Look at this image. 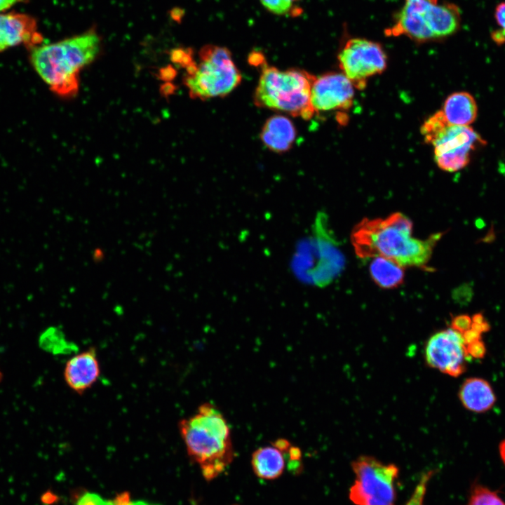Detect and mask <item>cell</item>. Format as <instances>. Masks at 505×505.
<instances>
[{"label":"cell","instance_id":"6da1fadb","mask_svg":"<svg viewBox=\"0 0 505 505\" xmlns=\"http://www.w3.org/2000/svg\"><path fill=\"white\" fill-rule=\"evenodd\" d=\"M412 224L400 213L385 218L363 219L354 228L351 242L361 258L382 257L403 267H424L441 237L437 233L424 240L412 236Z\"/></svg>","mask_w":505,"mask_h":505},{"label":"cell","instance_id":"7a4b0ae2","mask_svg":"<svg viewBox=\"0 0 505 505\" xmlns=\"http://www.w3.org/2000/svg\"><path fill=\"white\" fill-rule=\"evenodd\" d=\"M179 429L188 455L199 466L206 480L218 477L232 462L230 426L213 404L200 405L194 415L180 422Z\"/></svg>","mask_w":505,"mask_h":505},{"label":"cell","instance_id":"3957f363","mask_svg":"<svg viewBox=\"0 0 505 505\" xmlns=\"http://www.w3.org/2000/svg\"><path fill=\"white\" fill-rule=\"evenodd\" d=\"M100 49V39L90 30L53 43L32 48L30 59L34 69L50 90L62 96L74 95L78 75Z\"/></svg>","mask_w":505,"mask_h":505},{"label":"cell","instance_id":"277c9868","mask_svg":"<svg viewBox=\"0 0 505 505\" xmlns=\"http://www.w3.org/2000/svg\"><path fill=\"white\" fill-rule=\"evenodd\" d=\"M315 79L303 69L292 68L283 71L262 63L253 96L255 105L309 119L316 113L311 103V90Z\"/></svg>","mask_w":505,"mask_h":505},{"label":"cell","instance_id":"5b68a950","mask_svg":"<svg viewBox=\"0 0 505 505\" xmlns=\"http://www.w3.org/2000/svg\"><path fill=\"white\" fill-rule=\"evenodd\" d=\"M421 133L434 150V160L439 168L456 172L470 162L471 154L487 144L469 126L449 123L441 110L429 117L421 126Z\"/></svg>","mask_w":505,"mask_h":505},{"label":"cell","instance_id":"8992f818","mask_svg":"<svg viewBox=\"0 0 505 505\" xmlns=\"http://www.w3.org/2000/svg\"><path fill=\"white\" fill-rule=\"evenodd\" d=\"M200 62H191L187 68L184 84L193 98L207 100L224 97L241 81V75L231 53L225 47L206 45L199 52Z\"/></svg>","mask_w":505,"mask_h":505},{"label":"cell","instance_id":"52a82bcc","mask_svg":"<svg viewBox=\"0 0 505 505\" xmlns=\"http://www.w3.org/2000/svg\"><path fill=\"white\" fill-rule=\"evenodd\" d=\"M351 468L355 479L349 497L354 505H396L397 466L363 455L352 462Z\"/></svg>","mask_w":505,"mask_h":505},{"label":"cell","instance_id":"ba28073f","mask_svg":"<svg viewBox=\"0 0 505 505\" xmlns=\"http://www.w3.org/2000/svg\"><path fill=\"white\" fill-rule=\"evenodd\" d=\"M342 73L362 89L366 80L386 68L387 56L380 43L363 38L349 39L338 54Z\"/></svg>","mask_w":505,"mask_h":505},{"label":"cell","instance_id":"9c48e42d","mask_svg":"<svg viewBox=\"0 0 505 505\" xmlns=\"http://www.w3.org/2000/svg\"><path fill=\"white\" fill-rule=\"evenodd\" d=\"M470 358L463 334L452 327L433 334L426 342L427 364L450 376L462 375Z\"/></svg>","mask_w":505,"mask_h":505},{"label":"cell","instance_id":"30bf717a","mask_svg":"<svg viewBox=\"0 0 505 505\" xmlns=\"http://www.w3.org/2000/svg\"><path fill=\"white\" fill-rule=\"evenodd\" d=\"M354 87L342 72H330L316 77L311 90V103L314 111L348 108L353 101Z\"/></svg>","mask_w":505,"mask_h":505},{"label":"cell","instance_id":"8fae6325","mask_svg":"<svg viewBox=\"0 0 505 505\" xmlns=\"http://www.w3.org/2000/svg\"><path fill=\"white\" fill-rule=\"evenodd\" d=\"M438 0H405L402 8L396 13L394 22L386 29L387 36H406L416 42L432 41L420 13Z\"/></svg>","mask_w":505,"mask_h":505},{"label":"cell","instance_id":"7c38bea8","mask_svg":"<svg viewBox=\"0 0 505 505\" xmlns=\"http://www.w3.org/2000/svg\"><path fill=\"white\" fill-rule=\"evenodd\" d=\"M41 41L34 18L24 13H0V52L20 44L34 48Z\"/></svg>","mask_w":505,"mask_h":505},{"label":"cell","instance_id":"4fadbf2b","mask_svg":"<svg viewBox=\"0 0 505 505\" xmlns=\"http://www.w3.org/2000/svg\"><path fill=\"white\" fill-rule=\"evenodd\" d=\"M100 375V363L95 348H89L72 356L64 369L65 382L79 394L89 389L97 382Z\"/></svg>","mask_w":505,"mask_h":505},{"label":"cell","instance_id":"5bb4252c","mask_svg":"<svg viewBox=\"0 0 505 505\" xmlns=\"http://www.w3.org/2000/svg\"><path fill=\"white\" fill-rule=\"evenodd\" d=\"M424 22L432 41L446 39L460 27V9L452 3L433 4L424 15Z\"/></svg>","mask_w":505,"mask_h":505},{"label":"cell","instance_id":"9a60e30c","mask_svg":"<svg viewBox=\"0 0 505 505\" xmlns=\"http://www.w3.org/2000/svg\"><path fill=\"white\" fill-rule=\"evenodd\" d=\"M296 135V128L292 121L285 116L276 114L265 121L260 140L269 150L281 154L291 149Z\"/></svg>","mask_w":505,"mask_h":505},{"label":"cell","instance_id":"2e32d148","mask_svg":"<svg viewBox=\"0 0 505 505\" xmlns=\"http://www.w3.org/2000/svg\"><path fill=\"white\" fill-rule=\"evenodd\" d=\"M288 448L281 450L272 443L270 446L255 450L251 458L255 474L264 480H274L280 477L285 469Z\"/></svg>","mask_w":505,"mask_h":505},{"label":"cell","instance_id":"e0dca14e","mask_svg":"<svg viewBox=\"0 0 505 505\" xmlns=\"http://www.w3.org/2000/svg\"><path fill=\"white\" fill-rule=\"evenodd\" d=\"M459 396L462 405L475 412L487 411L496 400L489 382L478 377L466 379L460 387Z\"/></svg>","mask_w":505,"mask_h":505},{"label":"cell","instance_id":"ac0fdd59","mask_svg":"<svg viewBox=\"0 0 505 505\" xmlns=\"http://www.w3.org/2000/svg\"><path fill=\"white\" fill-rule=\"evenodd\" d=\"M441 111L449 123L469 126L476 119L478 107L470 93L461 91L450 94L445 100Z\"/></svg>","mask_w":505,"mask_h":505},{"label":"cell","instance_id":"d6986e66","mask_svg":"<svg viewBox=\"0 0 505 505\" xmlns=\"http://www.w3.org/2000/svg\"><path fill=\"white\" fill-rule=\"evenodd\" d=\"M370 272L372 280L383 288L398 287L404 278L403 267L382 257L373 258L370 265Z\"/></svg>","mask_w":505,"mask_h":505},{"label":"cell","instance_id":"ffe728a7","mask_svg":"<svg viewBox=\"0 0 505 505\" xmlns=\"http://www.w3.org/2000/svg\"><path fill=\"white\" fill-rule=\"evenodd\" d=\"M466 505H505V501L495 492L480 484H475Z\"/></svg>","mask_w":505,"mask_h":505},{"label":"cell","instance_id":"44dd1931","mask_svg":"<svg viewBox=\"0 0 505 505\" xmlns=\"http://www.w3.org/2000/svg\"><path fill=\"white\" fill-rule=\"evenodd\" d=\"M41 342H45L44 344L50 343L45 348H48L53 352L60 353L63 352L65 350L74 349V345L65 339V335L62 330L58 328L51 327L46 330L41 337Z\"/></svg>","mask_w":505,"mask_h":505},{"label":"cell","instance_id":"7402d4cb","mask_svg":"<svg viewBox=\"0 0 505 505\" xmlns=\"http://www.w3.org/2000/svg\"><path fill=\"white\" fill-rule=\"evenodd\" d=\"M300 0H260L264 7L269 12L278 15H298L302 10L297 6Z\"/></svg>","mask_w":505,"mask_h":505},{"label":"cell","instance_id":"603a6c76","mask_svg":"<svg viewBox=\"0 0 505 505\" xmlns=\"http://www.w3.org/2000/svg\"><path fill=\"white\" fill-rule=\"evenodd\" d=\"M433 474V471H429L422 474L405 505H424L425 495Z\"/></svg>","mask_w":505,"mask_h":505},{"label":"cell","instance_id":"cb8c5ba5","mask_svg":"<svg viewBox=\"0 0 505 505\" xmlns=\"http://www.w3.org/2000/svg\"><path fill=\"white\" fill-rule=\"evenodd\" d=\"M494 18L499 29L492 33V39L497 44L501 45L505 43V1L496 7Z\"/></svg>","mask_w":505,"mask_h":505},{"label":"cell","instance_id":"d4e9b609","mask_svg":"<svg viewBox=\"0 0 505 505\" xmlns=\"http://www.w3.org/2000/svg\"><path fill=\"white\" fill-rule=\"evenodd\" d=\"M105 501L98 494L88 492L79 499L76 505H105Z\"/></svg>","mask_w":505,"mask_h":505},{"label":"cell","instance_id":"484cf974","mask_svg":"<svg viewBox=\"0 0 505 505\" xmlns=\"http://www.w3.org/2000/svg\"><path fill=\"white\" fill-rule=\"evenodd\" d=\"M112 502L114 505H129L131 501H130L129 494L123 492L118 494Z\"/></svg>","mask_w":505,"mask_h":505},{"label":"cell","instance_id":"4316f807","mask_svg":"<svg viewBox=\"0 0 505 505\" xmlns=\"http://www.w3.org/2000/svg\"><path fill=\"white\" fill-rule=\"evenodd\" d=\"M22 0H0V13L8 9Z\"/></svg>","mask_w":505,"mask_h":505},{"label":"cell","instance_id":"83f0119b","mask_svg":"<svg viewBox=\"0 0 505 505\" xmlns=\"http://www.w3.org/2000/svg\"><path fill=\"white\" fill-rule=\"evenodd\" d=\"M172 18L175 21H180L184 15V11L180 8H175L170 12Z\"/></svg>","mask_w":505,"mask_h":505},{"label":"cell","instance_id":"f1b7e54d","mask_svg":"<svg viewBox=\"0 0 505 505\" xmlns=\"http://www.w3.org/2000/svg\"><path fill=\"white\" fill-rule=\"evenodd\" d=\"M55 500H56V496L50 492H46L41 497V501L44 504H51L52 503L55 501Z\"/></svg>","mask_w":505,"mask_h":505},{"label":"cell","instance_id":"f546056e","mask_svg":"<svg viewBox=\"0 0 505 505\" xmlns=\"http://www.w3.org/2000/svg\"><path fill=\"white\" fill-rule=\"evenodd\" d=\"M105 505H114L112 501H106ZM129 505H152L144 501H131Z\"/></svg>","mask_w":505,"mask_h":505},{"label":"cell","instance_id":"4dcf8cb0","mask_svg":"<svg viewBox=\"0 0 505 505\" xmlns=\"http://www.w3.org/2000/svg\"><path fill=\"white\" fill-rule=\"evenodd\" d=\"M499 452L501 459L505 464V440L502 441L499 445Z\"/></svg>","mask_w":505,"mask_h":505},{"label":"cell","instance_id":"1f68e13d","mask_svg":"<svg viewBox=\"0 0 505 505\" xmlns=\"http://www.w3.org/2000/svg\"><path fill=\"white\" fill-rule=\"evenodd\" d=\"M1 378H2V374H1V372H0V381L1 380Z\"/></svg>","mask_w":505,"mask_h":505}]
</instances>
